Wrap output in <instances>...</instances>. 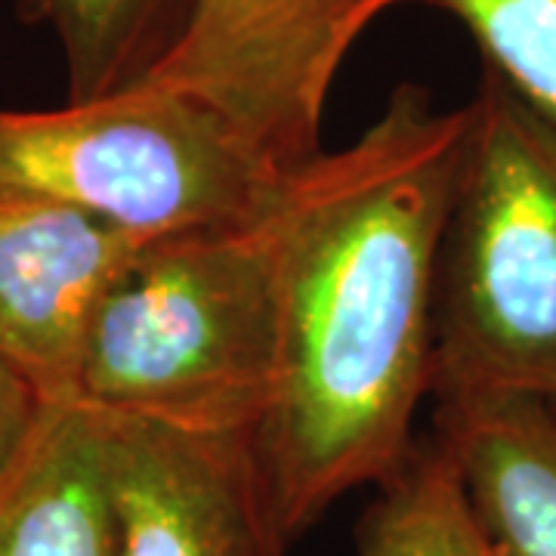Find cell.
I'll return each mask as SVG.
<instances>
[{"label": "cell", "instance_id": "1", "mask_svg": "<svg viewBox=\"0 0 556 556\" xmlns=\"http://www.w3.org/2000/svg\"><path fill=\"white\" fill-rule=\"evenodd\" d=\"M464 134L467 105L437 112L402 84L356 142L294 167L278 192L276 368L251 439L291 541L417 448Z\"/></svg>", "mask_w": 556, "mask_h": 556}, {"label": "cell", "instance_id": "2", "mask_svg": "<svg viewBox=\"0 0 556 556\" xmlns=\"http://www.w3.org/2000/svg\"><path fill=\"white\" fill-rule=\"evenodd\" d=\"M276 201L139 248L90 318L78 402L254 433L276 368Z\"/></svg>", "mask_w": 556, "mask_h": 556}, {"label": "cell", "instance_id": "5", "mask_svg": "<svg viewBox=\"0 0 556 556\" xmlns=\"http://www.w3.org/2000/svg\"><path fill=\"white\" fill-rule=\"evenodd\" d=\"M383 0H199L149 80L217 109L266 159L294 170L321 152L331 84Z\"/></svg>", "mask_w": 556, "mask_h": 556}, {"label": "cell", "instance_id": "4", "mask_svg": "<svg viewBox=\"0 0 556 556\" xmlns=\"http://www.w3.org/2000/svg\"><path fill=\"white\" fill-rule=\"evenodd\" d=\"M291 170L217 109L159 80L53 112L0 109V182L137 239L260 217Z\"/></svg>", "mask_w": 556, "mask_h": 556}, {"label": "cell", "instance_id": "10", "mask_svg": "<svg viewBox=\"0 0 556 556\" xmlns=\"http://www.w3.org/2000/svg\"><path fill=\"white\" fill-rule=\"evenodd\" d=\"M199 0H16L20 20L47 25L65 62V102L130 90L177 50Z\"/></svg>", "mask_w": 556, "mask_h": 556}, {"label": "cell", "instance_id": "11", "mask_svg": "<svg viewBox=\"0 0 556 556\" xmlns=\"http://www.w3.org/2000/svg\"><path fill=\"white\" fill-rule=\"evenodd\" d=\"M358 556H501L437 437L380 485L358 522Z\"/></svg>", "mask_w": 556, "mask_h": 556}, {"label": "cell", "instance_id": "7", "mask_svg": "<svg viewBox=\"0 0 556 556\" xmlns=\"http://www.w3.org/2000/svg\"><path fill=\"white\" fill-rule=\"evenodd\" d=\"M146 241L0 182V356L47 405L78 402L90 318Z\"/></svg>", "mask_w": 556, "mask_h": 556}, {"label": "cell", "instance_id": "3", "mask_svg": "<svg viewBox=\"0 0 556 556\" xmlns=\"http://www.w3.org/2000/svg\"><path fill=\"white\" fill-rule=\"evenodd\" d=\"M430 393L556 405V124L489 68L439 244Z\"/></svg>", "mask_w": 556, "mask_h": 556}, {"label": "cell", "instance_id": "9", "mask_svg": "<svg viewBox=\"0 0 556 556\" xmlns=\"http://www.w3.org/2000/svg\"><path fill=\"white\" fill-rule=\"evenodd\" d=\"M0 556H118L93 405H50L25 455L0 479Z\"/></svg>", "mask_w": 556, "mask_h": 556}, {"label": "cell", "instance_id": "12", "mask_svg": "<svg viewBox=\"0 0 556 556\" xmlns=\"http://www.w3.org/2000/svg\"><path fill=\"white\" fill-rule=\"evenodd\" d=\"M424 3L455 16L477 40L482 68L556 124V0H383Z\"/></svg>", "mask_w": 556, "mask_h": 556}, {"label": "cell", "instance_id": "13", "mask_svg": "<svg viewBox=\"0 0 556 556\" xmlns=\"http://www.w3.org/2000/svg\"><path fill=\"white\" fill-rule=\"evenodd\" d=\"M47 402L22 378L20 371L0 356V479L25 455L47 415Z\"/></svg>", "mask_w": 556, "mask_h": 556}, {"label": "cell", "instance_id": "6", "mask_svg": "<svg viewBox=\"0 0 556 556\" xmlns=\"http://www.w3.org/2000/svg\"><path fill=\"white\" fill-rule=\"evenodd\" d=\"M100 417L118 556H288L251 430Z\"/></svg>", "mask_w": 556, "mask_h": 556}, {"label": "cell", "instance_id": "8", "mask_svg": "<svg viewBox=\"0 0 556 556\" xmlns=\"http://www.w3.org/2000/svg\"><path fill=\"white\" fill-rule=\"evenodd\" d=\"M433 427L501 556H556V405L442 396Z\"/></svg>", "mask_w": 556, "mask_h": 556}]
</instances>
